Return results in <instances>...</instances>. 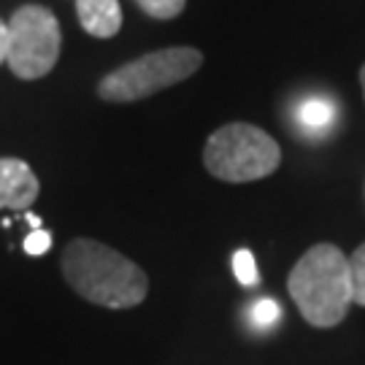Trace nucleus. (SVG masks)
I'll list each match as a JSON object with an SVG mask.
<instances>
[{
    "mask_svg": "<svg viewBox=\"0 0 365 365\" xmlns=\"http://www.w3.org/2000/svg\"><path fill=\"white\" fill-rule=\"evenodd\" d=\"M233 274H235V279L244 284V287H255V284L260 282L257 262H255L252 249H238V252L233 255Z\"/></svg>",
    "mask_w": 365,
    "mask_h": 365,
    "instance_id": "9",
    "label": "nucleus"
},
{
    "mask_svg": "<svg viewBox=\"0 0 365 365\" xmlns=\"http://www.w3.org/2000/svg\"><path fill=\"white\" fill-rule=\"evenodd\" d=\"M60 265L71 289L103 309H133L149 292V279L138 262L92 238H73Z\"/></svg>",
    "mask_w": 365,
    "mask_h": 365,
    "instance_id": "1",
    "label": "nucleus"
},
{
    "mask_svg": "<svg viewBox=\"0 0 365 365\" xmlns=\"http://www.w3.org/2000/svg\"><path fill=\"white\" fill-rule=\"evenodd\" d=\"M6 57H9V22L0 19V66L6 63Z\"/></svg>",
    "mask_w": 365,
    "mask_h": 365,
    "instance_id": "14",
    "label": "nucleus"
},
{
    "mask_svg": "<svg viewBox=\"0 0 365 365\" xmlns=\"http://www.w3.org/2000/svg\"><path fill=\"white\" fill-rule=\"evenodd\" d=\"M52 247V233H46V230H33V233L25 238V252L27 255H33V257H38L43 252H49Z\"/></svg>",
    "mask_w": 365,
    "mask_h": 365,
    "instance_id": "13",
    "label": "nucleus"
},
{
    "mask_svg": "<svg viewBox=\"0 0 365 365\" xmlns=\"http://www.w3.org/2000/svg\"><path fill=\"white\" fill-rule=\"evenodd\" d=\"M203 66V54L195 46H168L157 49L138 60H130L98 84V98L106 103H133L152 98L155 92H163L179 84L184 78L195 76Z\"/></svg>",
    "mask_w": 365,
    "mask_h": 365,
    "instance_id": "4",
    "label": "nucleus"
},
{
    "mask_svg": "<svg viewBox=\"0 0 365 365\" xmlns=\"http://www.w3.org/2000/svg\"><path fill=\"white\" fill-rule=\"evenodd\" d=\"M63 49L60 22L46 6L27 3L11 14L9 22V71L22 81L43 78L54 71Z\"/></svg>",
    "mask_w": 365,
    "mask_h": 365,
    "instance_id": "5",
    "label": "nucleus"
},
{
    "mask_svg": "<svg viewBox=\"0 0 365 365\" xmlns=\"http://www.w3.org/2000/svg\"><path fill=\"white\" fill-rule=\"evenodd\" d=\"M349 276H352V300L357 306H365V244H360L349 257Z\"/></svg>",
    "mask_w": 365,
    "mask_h": 365,
    "instance_id": "10",
    "label": "nucleus"
},
{
    "mask_svg": "<svg viewBox=\"0 0 365 365\" xmlns=\"http://www.w3.org/2000/svg\"><path fill=\"white\" fill-rule=\"evenodd\" d=\"M25 220L30 222V225H33V230H38V227H41V217H36V214H27Z\"/></svg>",
    "mask_w": 365,
    "mask_h": 365,
    "instance_id": "15",
    "label": "nucleus"
},
{
    "mask_svg": "<svg viewBox=\"0 0 365 365\" xmlns=\"http://www.w3.org/2000/svg\"><path fill=\"white\" fill-rule=\"evenodd\" d=\"M203 165L220 182H260L282 165V149L274 135L257 125L230 122L209 135L203 146Z\"/></svg>",
    "mask_w": 365,
    "mask_h": 365,
    "instance_id": "3",
    "label": "nucleus"
},
{
    "mask_svg": "<svg viewBox=\"0 0 365 365\" xmlns=\"http://www.w3.org/2000/svg\"><path fill=\"white\" fill-rule=\"evenodd\" d=\"M360 84H363V95H365V66L360 68Z\"/></svg>",
    "mask_w": 365,
    "mask_h": 365,
    "instance_id": "16",
    "label": "nucleus"
},
{
    "mask_svg": "<svg viewBox=\"0 0 365 365\" xmlns=\"http://www.w3.org/2000/svg\"><path fill=\"white\" fill-rule=\"evenodd\" d=\"M41 184L33 168L19 157H0V209L25 211L38 197Z\"/></svg>",
    "mask_w": 365,
    "mask_h": 365,
    "instance_id": "6",
    "label": "nucleus"
},
{
    "mask_svg": "<svg viewBox=\"0 0 365 365\" xmlns=\"http://www.w3.org/2000/svg\"><path fill=\"white\" fill-rule=\"evenodd\" d=\"M295 119L306 133H325L336 119V106L325 95H309L295 108Z\"/></svg>",
    "mask_w": 365,
    "mask_h": 365,
    "instance_id": "8",
    "label": "nucleus"
},
{
    "mask_svg": "<svg viewBox=\"0 0 365 365\" xmlns=\"http://www.w3.org/2000/svg\"><path fill=\"white\" fill-rule=\"evenodd\" d=\"M289 298L314 327H336L352 306L349 257L336 244H314L287 276Z\"/></svg>",
    "mask_w": 365,
    "mask_h": 365,
    "instance_id": "2",
    "label": "nucleus"
},
{
    "mask_svg": "<svg viewBox=\"0 0 365 365\" xmlns=\"http://www.w3.org/2000/svg\"><path fill=\"white\" fill-rule=\"evenodd\" d=\"M135 3L152 19H176L187 6V0H135Z\"/></svg>",
    "mask_w": 365,
    "mask_h": 365,
    "instance_id": "11",
    "label": "nucleus"
},
{
    "mask_svg": "<svg viewBox=\"0 0 365 365\" xmlns=\"http://www.w3.org/2000/svg\"><path fill=\"white\" fill-rule=\"evenodd\" d=\"M76 16L95 38H114L122 27L119 0H76Z\"/></svg>",
    "mask_w": 365,
    "mask_h": 365,
    "instance_id": "7",
    "label": "nucleus"
},
{
    "mask_svg": "<svg viewBox=\"0 0 365 365\" xmlns=\"http://www.w3.org/2000/svg\"><path fill=\"white\" fill-rule=\"evenodd\" d=\"M279 314H282V309H279V303L271 298H260L255 306H252V312H249V319H252V325L260 327V330H265V327H271L279 319Z\"/></svg>",
    "mask_w": 365,
    "mask_h": 365,
    "instance_id": "12",
    "label": "nucleus"
}]
</instances>
